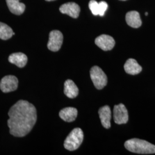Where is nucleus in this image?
Listing matches in <instances>:
<instances>
[{
	"label": "nucleus",
	"instance_id": "ddd939ff",
	"mask_svg": "<svg viewBox=\"0 0 155 155\" xmlns=\"http://www.w3.org/2000/svg\"><path fill=\"white\" fill-rule=\"evenodd\" d=\"M77 115V109L71 107L64 108L59 112V117L66 122L74 121L76 119Z\"/></svg>",
	"mask_w": 155,
	"mask_h": 155
},
{
	"label": "nucleus",
	"instance_id": "9d476101",
	"mask_svg": "<svg viewBox=\"0 0 155 155\" xmlns=\"http://www.w3.org/2000/svg\"><path fill=\"white\" fill-rule=\"evenodd\" d=\"M98 114L102 125L106 129H109L111 127L110 120L111 113L110 107L109 106H104L101 107Z\"/></svg>",
	"mask_w": 155,
	"mask_h": 155
},
{
	"label": "nucleus",
	"instance_id": "aec40b11",
	"mask_svg": "<svg viewBox=\"0 0 155 155\" xmlns=\"http://www.w3.org/2000/svg\"><path fill=\"white\" fill-rule=\"evenodd\" d=\"M47 1H54V0H45Z\"/></svg>",
	"mask_w": 155,
	"mask_h": 155
},
{
	"label": "nucleus",
	"instance_id": "20e7f679",
	"mask_svg": "<svg viewBox=\"0 0 155 155\" xmlns=\"http://www.w3.org/2000/svg\"><path fill=\"white\" fill-rule=\"evenodd\" d=\"M90 78L96 89L104 88L107 83V76L103 70L98 66L93 67L90 70Z\"/></svg>",
	"mask_w": 155,
	"mask_h": 155
},
{
	"label": "nucleus",
	"instance_id": "f8f14e48",
	"mask_svg": "<svg viewBox=\"0 0 155 155\" xmlns=\"http://www.w3.org/2000/svg\"><path fill=\"white\" fill-rule=\"evenodd\" d=\"M126 21L128 25L134 28H139L142 24L140 14L137 11L127 12L126 15Z\"/></svg>",
	"mask_w": 155,
	"mask_h": 155
},
{
	"label": "nucleus",
	"instance_id": "7ed1b4c3",
	"mask_svg": "<svg viewBox=\"0 0 155 155\" xmlns=\"http://www.w3.org/2000/svg\"><path fill=\"white\" fill-rule=\"evenodd\" d=\"M83 132L81 128H75L68 135L64 143V147L66 150L73 151L77 150L82 143Z\"/></svg>",
	"mask_w": 155,
	"mask_h": 155
},
{
	"label": "nucleus",
	"instance_id": "f257e3e1",
	"mask_svg": "<svg viewBox=\"0 0 155 155\" xmlns=\"http://www.w3.org/2000/svg\"><path fill=\"white\" fill-rule=\"evenodd\" d=\"M8 126L12 135L22 137L31 132L37 120V112L32 104L20 100L12 106L8 112Z\"/></svg>",
	"mask_w": 155,
	"mask_h": 155
},
{
	"label": "nucleus",
	"instance_id": "6ab92c4d",
	"mask_svg": "<svg viewBox=\"0 0 155 155\" xmlns=\"http://www.w3.org/2000/svg\"><path fill=\"white\" fill-rule=\"evenodd\" d=\"M100 6H101V9H100V16H104L105 15V13L106 11L108 5L105 1H101L100 2Z\"/></svg>",
	"mask_w": 155,
	"mask_h": 155
},
{
	"label": "nucleus",
	"instance_id": "423d86ee",
	"mask_svg": "<svg viewBox=\"0 0 155 155\" xmlns=\"http://www.w3.org/2000/svg\"><path fill=\"white\" fill-rule=\"evenodd\" d=\"M18 81L15 76L7 75L0 82V89L4 93H9L15 91L18 87Z\"/></svg>",
	"mask_w": 155,
	"mask_h": 155
},
{
	"label": "nucleus",
	"instance_id": "4be33fe9",
	"mask_svg": "<svg viewBox=\"0 0 155 155\" xmlns=\"http://www.w3.org/2000/svg\"><path fill=\"white\" fill-rule=\"evenodd\" d=\"M120 1H127V0H120Z\"/></svg>",
	"mask_w": 155,
	"mask_h": 155
},
{
	"label": "nucleus",
	"instance_id": "f03ea898",
	"mask_svg": "<svg viewBox=\"0 0 155 155\" xmlns=\"http://www.w3.org/2000/svg\"><path fill=\"white\" fill-rule=\"evenodd\" d=\"M124 145L127 150L135 153L144 155L155 153V145L143 140L130 139L125 143Z\"/></svg>",
	"mask_w": 155,
	"mask_h": 155
},
{
	"label": "nucleus",
	"instance_id": "4468645a",
	"mask_svg": "<svg viewBox=\"0 0 155 155\" xmlns=\"http://www.w3.org/2000/svg\"><path fill=\"white\" fill-rule=\"evenodd\" d=\"M20 0H6L9 9L12 13L20 15L24 13L25 9L24 4L20 2Z\"/></svg>",
	"mask_w": 155,
	"mask_h": 155
},
{
	"label": "nucleus",
	"instance_id": "dca6fc26",
	"mask_svg": "<svg viewBox=\"0 0 155 155\" xmlns=\"http://www.w3.org/2000/svg\"><path fill=\"white\" fill-rule=\"evenodd\" d=\"M64 93L67 97L74 98L78 95L79 89L72 80L68 79L64 82Z\"/></svg>",
	"mask_w": 155,
	"mask_h": 155
},
{
	"label": "nucleus",
	"instance_id": "f3484780",
	"mask_svg": "<svg viewBox=\"0 0 155 155\" xmlns=\"http://www.w3.org/2000/svg\"><path fill=\"white\" fill-rule=\"evenodd\" d=\"M15 35L12 28L5 23L0 22V39L2 40H8L11 38Z\"/></svg>",
	"mask_w": 155,
	"mask_h": 155
},
{
	"label": "nucleus",
	"instance_id": "a211bd4d",
	"mask_svg": "<svg viewBox=\"0 0 155 155\" xmlns=\"http://www.w3.org/2000/svg\"><path fill=\"white\" fill-rule=\"evenodd\" d=\"M89 7L94 16L100 15L101 8L100 2H97L95 0H91L89 2Z\"/></svg>",
	"mask_w": 155,
	"mask_h": 155
},
{
	"label": "nucleus",
	"instance_id": "6e6552de",
	"mask_svg": "<svg viewBox=\"0 0 155 155\" xmlns=\"http://www.w3.org/2000/svg\"><path fill=\"white\" fill-rule=\"evenodd\" d=\"M95 43L104 51H110L115 45V40L111 36L107 35H102L95 40Z\"/></svg>",
	"mask_w": 155,
	"mask_h": 155
},
{
	"label": "nucleus",
	"instance_id": "412c9836",
	"mask_svg": "<svg viewBox=\"0 0 155 155\" xmlns=\"http://www.w3.org/2000/svg\"><path fill=\"white\" fill-rule=\"evenodd\" d=\"M148 15V13L147 12H146V13H145V15H146V16H147Z\"/></svg>",
	"mask_w": 155,
	"mask_h": 155
},
{
	"label": "nucleus",
	"instance_id": "0eeeda50",
	"mask_svg": "<svg viewBox=\"0 0 155 155\" xmlns=\"http://www.w3.org/2000/svg\"><path fill=\"white\" fill-rule=\"evenodd\" d=\"M114 121L117 124H124L127 123L129 116L127 109L122 104L115 105L113 109Z\"/></svg>",
	"mask_w": 155,
	"mask_h": 155
},
{
	"label": "nucleus",
	"instance_id": "9b49d317",
	"mask_svg": "<svg viewBox=\"0 0 155 155\" xmlns=\"http://www.w3.org/2000/svg\"><path fill=\"white\" fill-rule=\"evenodd\" d=\"M8 61L12 64L16 65L18 67L22 68L27 64L28 58L22 52H17L12 54L9 56Z\"/></svg>",
	"mask_w": 155,
	"mask_h": 155
},
{
	"label": "nucleus",
	"instance_id": "1a4fd4ad",
	"mask_svg": "<svg viewBox=\"0 0 155 155\" xmlns=\"http://www.w3.org/2000/svg\"><path fill=\"white\" fill-rule=\"evenodd\" d=\"M59 11L63 14H66L72 18H77L80 13V7L75 2H68L63 4L60 7Z\"/></svg>",
	"mask_w": 155,
	"mask_h": 155
},
{
	"label": "nucleus",
	"instance_id": "39448f33",
	"mask_svg": "<svg viewBox=\"0 0 155 155\" xmlns=\"http://www.w3.org/2000/svg\"><path fill=\"white\" fill-rule=\"evenodd\" d=\"M63 41V36L61 32L58 30L52 31L50 33L47 47L51 51H58L61 48Z\"/></svg>",
	"mask_w": 155,
	"mask_h": 155
},
{
	"label": "nucleus",
	"instance_id": "2eb2a0df",
	"mask_svg": "<svg viewBox=\"0 0 155 155\" xmlns=\"http://www.w3.org/2000/svg\"><path fill=\"white\" fill-rule=\"evenodd\" d=\"M125 72L130 75H137L142 71V67L134 59H127L124 64Z\"/></svg>",
	"mask_w": 155,
	"mask_h": 155
}]
</instances>
